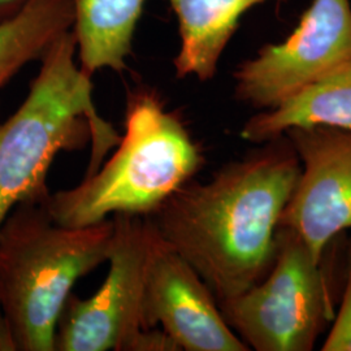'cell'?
I'll return each mask as SVG.
<instances>
[{
	"label": "cell",
	"instance_id": "1",
	"mask_svg": "<svg viewBox=\"0 0 351 351\" xmlns=\"http://www.w3.org/2000/svg\"><path fill=\"white\" fill-rule=\"evenodd\" d=\"M258 146L207 182L190 180L147 216L217 302L245 293L268 272L280 219L301 172L287 136Z\"/></svg>",
	"mask_w": 351,
	"mask_h": 351
},
{
	"label": "cell",
	"instance_id": "13",
	"mask_svg": "<svg viewBox=\"0 0 351 351\" xmlns=\"http://www.w3.org/2000/svg\"><path fill=\"white\" fill-rule=\"evenodd\" d=\"M71 0H27L12 17L0 23V88L25 65L40 60L51 43L71 30Z\"/></svg>",
	"mask_w": 351,
	"mask_h": 351
},
{
	"label": "cell",
	"instance_id": "7",
	"mask_svg": "<svg viewBox=\"0 0 351 351\" xmlns=\"http://www.w3.org/2000/svg\"><path fill=\"white\" fill-rule=\"evenodd\" d=\"M351 55V0H313L291 34L265 45L233 73L234 98L269 111Z\"/></svg>",
	"mask_w": 351,
	"mask_h": 351
},
{
	"label": "cell",
	"instance_id": "8",
	"mask_svg": "<svg viewBox=\"0 0 351 351\" xmlns=\"http://www.w3.org/2000/svg\"><path fill=\"white\" fill-rule=\"evenodd\" d=\"M284 136L301 172L278 226L295 232L322 261L329 243L351 229V129L303 126Z\"/></svg>",
	"mask_w": 351,
	"mask_h": 351
},
{
	"label": "cell",
	"instance_id": "10",
	"mask_svg": "<svg viewBox=\"0 0 351 351\" xmlns=\"http://www.w3.org/2000/svg\"><path fill=\"white\" fill-rule=\"evenodd\" d=\"M178 24L180 49L173 59L177 78L206 82L217 73L220 59L239 29L242 16L255 5L289 0H168Z\"/></svg>",
	"mask_w": 351,
	"mask_h": 351
},
{
	"label": "cell",
	"instance_id": "15",
	"mask_svg": "<svg viewBox=\"0 0 351 351\" xmlns=\"http://www.w3.org/2000/svg\"><path fill=\"white\" fill-rule=\"evenodd\" d=\"M129 351H181L163 329H142L132 341Z\"/></svg>",
	"mask_w": 351,
	"mask_h": 351
},
{
	"label": "cell",
	"instance_id": "5",
	"mask_svg": "<svg viewBox=\"0 0 351 351\" xmlns=\"http://www.w3.org/2000/svg\"><path fill=\"white\" fill-rule=\"evenodd\" d=\"M332 271L291 229L278 226L265 276L219 302L229 326L250 350L311 351L335 319Z\"/></svg>",
	"mask_w": 351,
	"mask_h": 351
},
{
	"label": "cell",
	"instance_id": "16",
	"mask_svg": "<svg viewBox=\"0 0 351 351\" xmlns=\"http://www.w3.org/2000/svg\"><path fill=\"white\" fill-rule=\"evenodd\" d=\"M0 350L16 351L8 322L0 308Z\"/></svg>",
	"mask_w": 351,
	"mask_h": 351
},
{
	"label": "cell",
	"instance_id": "3",
	"mask_svg": "<svg viewBox=\"0 0 351 351\" xmlns=\"http://www.w3.org/2000/svg\"><path fill=\"white\" fill-rule=\"evenodd\" d=\"M113 220L56 223L43 203L25 202L0 226V308L16 351H55L64 306L81 277L108 261Z\"/></svg>",
	"mask_w": 351,
	"mask_h": 351
},
{
	"label": "cell",
	"instance_id": "11",
	"mask_svg": "<svg viewBox=\"0 0 351 351\" xmlns=\"http://www.w3.org/2000/svg\"><path fill=\"white\" fill-rule=\"evenodd\" d=\"M303 126L351 129V55L276 108L251 116L241 138L262 145Z\"/></svg>",
	"mask_w": 351,
	"mask_h": 351
},
{
	"label": "cell",
	"instance_id": "2",
	"mask_svg": "<svg viewBox=\"0 0 351 351\" xmlns=\"http://www.w3.org/2000/svg\"><path fill=\"white\" fill-rule=\"evenodd\" d=\"M39 62L25 101L0 123V226L17 204L49 199L47 176L59 152L82 150L91 142V175L121 138L94 104L91 77L78 64L72 29Z\"/></svg>",
	"mask_w": 351,
	"mask_h": 351
},
{
	"label": "cell",
	"instance_id": "17",
	"mask_svg": "<svg viewBox=\"0 0 351 351\" xmlns=\"http://www.w3.org/2000/svg\"><path fill=\"white\" fill-rule=\"evenodd\" d=\"M27 0H0V23L14 16Z\"/></svg>",
	"mask_w": 351,
	"mask_h": 351
},
{
	"label": "cell",
	"instance_id": "9",
	"mask_svg": "<svg viewBox=\"0 0 351 351\" xmlns=\"http://www.w3.org/2000/svg\"><path fill=\"white\" fill-rule=\"evenodd\" d=\"M143 308L146 329L162 326L181 350H250L226 323L211 289L162 237L151 262Z\"/></svg>",
	"mask_w": 351,
	"mask_h": 351
},
{
	"label": "cell",
	"instance_id": "6",
	"mask_svg": "<svg viewBox=\"0 0 351 351\" xmlns=\"http://www.w3.org/2000/svg\"><path fill=\"white\" fill-rule=\"evenodd\" d=\"M110 269L88 300L73 293L59 317L55 351H129L145 326V293L159 234L147 216L113 215Z\"/></svg>",
	"mask_w": 351,
	"mask_h": 351
},
{
	"label": "cell",
	"instance_id": "4",
	"mask_svg": "<svg viewBox=\"0 0 351 351\" xmlns=\"http://www.w3.org/2000/svg\"><path fill=\"white\" fill-rule=\"evenodd\" d=\"M116 147L80 185L50 194L43 204L56 223L88 226L116 213L149 216L204 163L182 119L149 88L129 93L125 133Z\"/></svg>",
	"mask_w": 351,
	"mask_h": 351
},
{
	"label": "cell",
	"instance_id": "12",
	"mask_svg": "<svg viewBox=\"0 0 351 351\" xmlns=\"http://www.w3.org/2000/svg\"><path fill=\"white\" fill-rule=\"evenodd\" d=\"M72 32L81 69L121 73L132 53L136 27L147 0H71Z\"/></svg>",
	"mask_w": 351,
	"mask_h": 351
},
{
	"label": "cell",
	"instance_id": "14",
	"mask_svg": "<svg viewBox=\"0 0 351 351\" xmlns=\"http://www.w3.org/2000/svg\"><path fill=\"white\" fill-rule=\"evenodd\" d=\"M323 351H351V239L345 250V280L337 314L322 346Z\"/></svg>",
	"mask_w": 351,
	"mask_h": 351
}]
</instances>
